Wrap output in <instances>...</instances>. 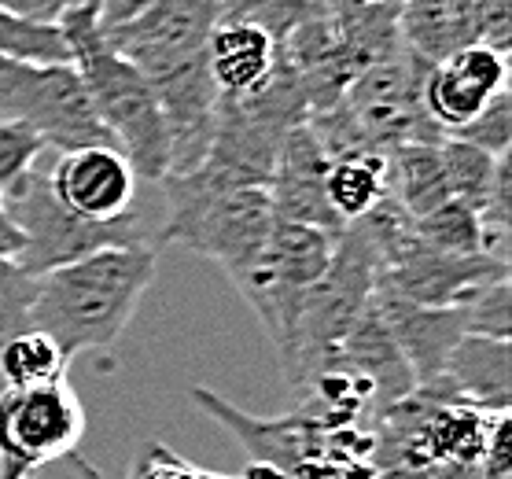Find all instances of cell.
Wrapping results in <instances>:
<instances>
[{
    "mask_svg": "<svg viewBox=\"0 0 512 479\" xmlns=\"http://www.w3.org/2000/svg\"><path fill=\"white\" fill-rule=\"evenodd\" d=\"M152 0H96V12H100V26L104 30H115V26L137 19Z\"/></svg>",
    "mask_w": 512,
    "mask_h": 479,
    "instance_id": "32",
    "label": "cell"
},
{
    "mask_svg": "<svg viewBox=\"0 0 512 479\" xmlns=\"http://www.w3.org/2000/svg\"><path fill=\"white\" fill-rule=\"evenodd\" d=\"M203 479H244V476H225V472H207L203 468Z\"/></svg>",
    "mask_w": 512,
    "mask_h": 479,
    "instance_id": "35",
    "label": "cell"
},
{
    "mask_svg": "<svg viewBox=\"0 0 512 479\" xmlns=\"http://www.w3.org/2000/svg\"><path fill=\"white\" fill-rule=\"evenodd\" d=\"M376 479H409V476H398V472H376Z\"/></svg>",
    "mask_w": 512,
    "mask_h": 479,
    "instance_id": "36",
    "label": "cell"
},
{
    "mask_svg": "<svg viewBox=\"0 0 512 479\" xmlns=\"http://www.w3.org/2000/svg\"><path fill=\"white\" fill-rule=\"evenodd\" d=\"M0 56L30 59V63H70L67 41L59 34V26L26 23L4 8H0Z\"/></svg>",
    "mask_w": 512,
    "mask_h": 479,
    "instance_id": "22",
    "label": "cell"
},
{
    "mask_svg": "<svg viewBox=\"0 0 512 479\" xmlns=\"http://www.w3.org/2000/svg\"><path fill=\"white\" fill-rule=\"evenodd\" d=\"M483 479H512V421L501 413L490 432L487 454H483Z\"/></svg>",
    "mask_w": 512,
    "mask_h": 479,
    "instance_id": "29",
    "label": "cell"
},
{
    "mask_svg": "<svg viewBox=\"0 0 512 479\" xmlns=\"http://www.w3.org/2000/svg\"><path fill=\"white\" fill-rule=\"evenodd\" d=\"M218 23H222L218 0H152L137 19L104 30V37L148 82H159L166 74L207 59L210 34Z\"/></svg>",
    "mask_w": 512,
    "mask_h": 479,
    "instance_id": "9",
    "label": "cell"
},
{
    "mask_svg": "<svg viewBox=\"0 0 512 479\" xmlns=\"http://www.w3.org/2000/svg\"><path fill=\"white\" fill-rule=\"evenodd\" d=\"M505 273L509 266L487 255H443L413 236L380 266L376 292L413 306H428V310H450V306H465L479 288H487Z\"/></svg>",
    "mask_w": 512,
    "mask_h": 479,
    "instance_id": "10",
    "label": "cell"
},
{
    "mask_svg": "<svg viewBox=\"0 0 512 479\" xmlns=\"http://www.w3.org/2000/svg\"><path fill=\"white\" fill-rule=\"evenodd\" d=\"M129 479H203V468L174 454L166 443H144L129 465Z\"/></svg>",
    "mask_w": 512,
    "mask_h": 479,
    "instance_id": "28",
    "label": "cell"
},
{
    "mask_svg": "<svg viewBox=\"0 0 512 479\" xmlns=\"http://www.w3.org/2000/svg\"><path fill=\"white\" fill-rule=\"evenodd\" d=\"M30 303L34 277H26L15 262H0V343L30 328Z\"/></svg>",
    "mask_w": 512,
    "mask_h": 479,
    "instance_id": "27",
    "label": "cell"
},
{
    "mask_svg": "<svg viewBox=\"0 0 512 479\" xmlns=\"http://www.w3.org/2000/svg\"><path fill=\"white\" fill-rule=\"evenodd\" d=\"M85 0H0L4 12L19 15L26 23H41V26H59V19L67 12H74Z\"/></svg>",
    "mask_w": 512,
    "mask_h": 479,
    "instance_id": "30",
    "label": "cell"
},
{
    "mask_svg": "<svg viewBox=\"0 0 512 479\" xmlns=\"http://www.w3.org/2000/svg\"><path fill=\"white\" fill-rule=\"evenodd\" d=\"M166 218L155 229V244H181L229 273L233 281L266 247L273 229V203L266 185H251L218 166H196L192 174L163 177Z\"/></svg>",
    "mask_w": 512,
    "mask_h": 479,
    "instance_id": "3",
    "label": "cell"
},
{
    "mask_svg": "<svg viewBox=\"0 0 512 479\" xmlns=\"http://www.w3.org/2000/svg\"><path fill=\"white\" fill-rule=\"evenodd\" d=\"M439 152H443L446 181H450V199L465 203V207H472L479 214L494 196L501 170L509 166V155L494 159V155L479 152V148H472L465 141H454V137H443Z\"/></svg>",
    "mask_w": 512,
    "mask_h": 479,
    "instance_id": "20",
    "label": "cell"
},
{
    "mask_svg": "<svg viewBox=\"0 0 512 479\" xmlns=\"http://www.w3.org/2000/svg\"><path fill=\"white\" fill-rule=\"evenodd\" d=\"M59 34L67 41L70 63L82 78L93 115L107 129L111 144L129 159L133 174L159 185L170 174V137L155 85L122 52L111 48L100 26L96 0H85L63 15Z\"/></svg>",
    "mask_w": 512,
    "mask_h": 479,
    "instance_id": "2",
    "label": "cell"
},
{
    "mask_svg": "<svg viewBox=\"0 0 512 479\" xmlns=\"http://www.w3.org/2000/svg\"><path fill=\"white\" fill-rule=\"evenodd\" d=\"M373 303L384 317L387 332L395 339V347L406 358L409 373L417 387H428L443 376V365L457 339L465 336V306H450V310H428V306H413L402 299H391L384 292H373Z\"/></svg>",
    "mask_w": 512,
    "mask_h": 479,
    "instance_id": "14",
    "label": "cell"
},
{
    "mask_svg": "<svg viewBox=\"0 0 512 479\" xmlns=\"http://www.w3.org/2000/svg\"><path fill=\"white\" fill-rule=\"evenodd\" d=\"M277 63L280 45L269 30L240 19H222L214 26L207 45V71L222 100H244L266 89Z\"/></svg>",
    "mask_w": 512,
    "mask_h": 479,
    "instance_id": "15",
    "label": "cell"
},
{
    "mask_svg": "<svg viewBox=\"0 0 512 479\" xmlns=\"http://www.w3.org/2000/svg\"><path fill=\"white\" fill-rule=\"evenodd\" d=\"M45 155V141L34 129L19 122H0V192L8 196L37 170V159Z\"/></svg>",
    "mask_w": 512,
    "mask_h": 479,
    "instance_id": "25",
    "label": "cell"
},
{
    "mask_svg": "<svg viewBox=\"0 0 512 479\" xmlns=\"http://www.w3.org/2000/svg\"><path fill=\"white\" fill-rule=\"evenodd\" d=\"M8 211L26 236V247L15 266L34 281L104 247H140L155 240V233L137 211L122 214L115 222H85L78 214H70L48 192L41 170H34L15 192H8Z\"/></svg>",
    "mask_w": 512,
    "mask_h": 479,
    "instance_id": "6",
    "label": "cell"
},
{
    "mask_svg": "<svg viewBox=\"0 0 512 479\" xmlns=\"http://www.w3.org/2000/svg\"><path fill=\"white\" fill-rule=\"evenodd\" d=\"M0 122L34 129L45 148H56L59 155L111 144L107 129L93 115L74 63H30L0 56Z\"/></svg>",
    "mask_w": 512,
    "mask_h": 479,
    "instance_id": "7",
    "label": "cell"
},
{
    "mask_svg": "<svg viewBox=\"0 0 512 479\" xmlns=\"http://www.w3.org/2000/svg\"><path fill=\"white\" fill-rule=\"evenodd\" d=\"M446 137H454V141H465L479 152L494 155H509V141H512V93L509 89H501L494 100H490L483 111H479L472 122H465L461 129L454 133H446Z\"/></svg>",
    "mask_w": 512,
    "mask_h": 479,
    "instance_id": "24",
    "label": "cell"
},
{
    "mask_svg": "<svg viewBox=\"0 0 512 479\" xmlns=\"http://www.w3.org/2000/svg\"><path fill=\"white\" fill-rule=\"evenodd\" d=\"M376 277H380V258L373 244L361 236L358 225H347L336 240L325 277L303 299L291 351L280 362L291 384L306 387L336 358L361 314L373 303Z\"/></svg>",
    "mask_w": 512,
    "mask_h": 479,
    "instance_id": "4",
    "label": "cell"
},
{
    "mask_svg": "<svg viewBox=\"0 0 512 479\" xmlns=\"http://www.w3.org/2000/svg\"><path fill=\"white\" fill-rule=\"evenodd\" d=\"M328 207L343 225L361 222L387 199V155L358 152L328 163Z\"/></svg>",
    "mask_w": 512,
    "mask_h": 479,
    "instance_id": "18",
    "label": "cell"
},
{
    "mask_svg": "<svg viewBox=\"0 0 512 479\" xmlns=\"http://www.w3.org/2000/svg\"><path fill=\"white\" fill-rule=\"evenodd\" d=\"M85 406L70 380L0 391V479H30L52 461L78 454Z\"/></svg>",
    "mask_w": 512,
    "mask_h": 479,
    "instance_id": "8",
    "label": "cell"
},
{
    "mask_svg": "<svg viewBox=\"0 0 512 479\" xmlns=\"http://www.w3.org/2000/svg\"><path fill=\"white\" fill-rule=\"evenodd\" d=\"M218 4H222V19L255 23L277 37V45H284V37L303 23L321 0H218Z\"/></svg>",
    "mask_w": 512,
    "mask_h": 479,
    "instance_id": "23",
    "label": "cell"
},
{
    "mask_svg": "<svg viewBox=\"0 0 512 479\" xmlns=\"http://www.w3.org/2000/svg\"><path fill=\"white\" fill-rule=\"evenodd\" d=\"M67 365V354L41 328H23L0 343V376L8 391H34L67 380Z\"/></svg>",
    "mask_w": 512,
    "mask_h": 479,
    "instance_id": "19",
    "label": "cell"
},
{
    "mask_svg": "<svg viewBox=\"0 0 512 479\" xmlns=\"http://www.w3.org/2000/svg\"><path fill=\"white\" fill-rule=\"evenodd\" d=\"M413 236L431 251L443 255H483V225L479 214L457 199H446L443 207L413 222Z\"/></svg>",
    "mask_w": 512,
    "mask_h": 479,
    "instance_id": "21",
    "label": "cell"
},
{
    "mask_svg": "<svg viewBox=\"0 0 512 479\" xmlns=\"http://www.w3.org/2000/svg\"><path fill=\"white\" fill-rule=\"evenodd\" d=\"M23 247H26V236L15 225L12 211H8V196L0 192V262H19Z\"/></svg>",
    "mask_w": 512,
    "mask_h": 479,
    "instance_id": "31",
    "label": "cell"
},
{
    "mask_svg": "<svg viewBox=\"0 0 512 479\" xmlns=\"http://www.w3.org/2000/svg\"><path fill=\"white\" fill-rule=\"evenodd\" d=\"M328 159L310 122L288 129V137L280 144L273 174H269V203L277 222L295 225H317L328 233H343L347 225L339 222L325 196L328 181Z\"/></svg>",
    "mask_w": 512,
    "mask_h": 479,
    "instance_id": "13",
    "label": "cell"
},
{
    "mask_svg": "<svg viewBox=\"0 0 512 479\" xmlns=\"http://www.w3.org/2000/svg\"><path fill=\"white\" fill-rule=\"evenodd\" d=\"M501 89H509L505 56L483 45H465L454 48L439 63H431L428 74H424L420 104H424V115L431 118V126L443 129L446 137L465 122H472Z\"/></svg>",
    "mask_w": 512,
    "mask_h": 479,
    "instance_id": "12",
    "label": "cell"
},
{
    "mask_svg": "<svg viewBox=\"0 0 512 479\" xmlns=\"http://www.w3.org/2000/svg\"><path fill=\"white\" fill-rule=\"evenodd\" d=\"M159 273L152 244L104 247L59 266L34 281L30 328H41L59 351L100 354L111 351L137 314L144 292Z\"/></svg>",
    "mask_w": 512,
    "mask_h": 479,
    "instance_id": "1",
    "label": "cell"
},
{
    "mask_svg": "<svg viewBox=\"0 0 512 479\" xmlns=\"http://www.w3.org/2000/svg\"><path fill=\"white\" fill-rule=\"evenodd\" d=\"M512 303H509V273L490 281L487 288H479L465 303V325L472 336H494V339H512L509 325Z\"/></svg>",
    "mask_w": 512,
    "mask_h": 479,
    "instance_id": "26",
    "label": "cell"
},
{
    "mask_svg": "<svg viewBox=\"0 0 512 479\" xmlns=\"http://www.w3.org/2000/svg\"><path fill=\"white\" fill-rule=\"evenodd\" d=\"M48 192L56 196L59 207L78 214L85 222H115L133 211L137 181L129 159L111 144L93 148H74L63 152L59 163L45 174Z\"/></svg>",
    "mask_w": 512,
    "mask_h": 479,
    "instance_id": "11",
    "label": "cell"
},
{
    "mask_svg": "<svg viewBox=\"0 0 512 479\" xmlns=\"http://www.w3.org/2000/svg\"><path fill=\"white\" fill-rule=\"evenodd\" d=\"M336 240L339 233H328L317 225L273 222L266 247L251 258V266H244L233 277L247 306L255 310L262 328L273 339L280 362L288 358L303 299L325 277Z\"/></svg>",
    "mask_w": 512,
    "mask_h": 479,
    "instance_id": "5",
    "label": "cell"
},
{
    "mask_svg": "<svg viewBox=\"0 0 512 479\" xmlns=\"http://www.w3.org/2000/svg\"><path fill=\"white\" fill-rule=\"evenodd\" d=\"M332 4H347V8H380V4H398V0H332Z\"/></svg>",
    "mask_w": 512,
    "mask_h": 479,
    "instance_id": "34",
    "label": "cell"
},
{
    "mask_svg": "<svg viewBox=\"0 0 512 479\" xmlns=\"http://www.w3.org/2000/svg\"><path fill=\"white\" fill-rule=\"evenodd\" d=\"M67 461H70V465H74V468H78V476H82V479H107L104 472H100V468H96V465H89V461H85L82 454H70Z\"/></svg>",
    "mask_w": 512,
    "mask_h": 479,
    "instance_id": "33",
    "label": "cell"
},
{
    "mask_svg": "<svg viewBox=\"0 0 512 479\" xmlns=\"http://www.w3.org/2000/svg\"><path fill=\"white\" fill-rule=\"evenodd\" d=\"M454 398L483 413H509L512 402V343L494 336H465L457 339L439 376Z\"/></svg>",
    "mask_w": 512,
    "mask_h": 479,
    "instance_id": "16",
    "label": "cell"
},
{
    "mask_svg": "<svg viewBox=\"0 0 512 479\" xmlns=\"http://www.w3.org/2000/svg\"><path fill=\"white\" fill-rule=\"evenodd\" d=\"M439 141H409L387 152V196L395 199L413 222L450 199Z\"/></svg>",
    "mask_w": 512,
    "mask_h": 479,
    "instance_id": "17",
    "label": "cell"
}]
</instances>
